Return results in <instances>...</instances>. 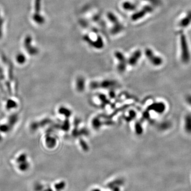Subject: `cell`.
<instances>
[{
  "label": "cell",
  "mask_w": 191,
  "mask_h": 191,
  "mask_svg": "<svg viewBox=\"0 0 191 191\" xmlns=\"http://www.w3.org/2000/svg\"><path fill=\"white\" fill-rule=\"evenodd\" d=\"M76 88L78 91H82L85 88V80L82 77H79L76 80Z\"/></svg>",
  "instance_id": "9a60e30c"
},
{
  "label": "cell",
  "mask_w": 191,
  "mask_h": 191,
  "mask_svg": "<svg viewBox=\"0 0 191 191\" xmlns=\"http://www.w3.org/2000/svg\"><path fill=\"white\" fill-rule=\"evenodd\" d=\"M184 129L186 133L191 134V114H188L185 117Z\"/></svg>",
  "instance_id": "30bf717a"
},
{
  "label": "cell",
  "mask_w": 191,
  "mask_h": 191,
  "mask_svg": "<svg viewBox=\"0 0 191 191\" xmlns=\"http://www.w3.org/2000/svg\"><path fill=\"white\" fill-rule=\"evenodd\" d=\"M16 61L19 64H23L26 61V57L22 54H18L16 56Z\"/></svg>",
  "instance_id": "2e32d148"
},
{
  "label": "cell",
  "mask_w": 191,
  "mask_h": 191,
  "mask_svg": "<svg viewBox=\"0 0 191 191\" xmlns=\"http://www.w3.org/2000/svg\"><path fill=\"white\" fill-rule=\"evenodd\" d=\"M186 102L189 105L191 106V96H188L186 97Z\"/></svg>",
  "instance_id": "44dd1931"
},
{
  "label": "cell",
  "mask_w": 191,
  "mask_h": 191,
  "mask_svg": "<svg viewBox=\"0 0 191 191\" xmlns=\"http://www.w3.org/2000/svg\"><path fill=\"white\" fill-rule=\"evenodd\" d=\"M30 45H31V38L30 37H27L26 39H25V46H26V49L28 51V52L30 54H36L38 52L37 49H35V47H31Z\"/></svg>",
  "instance_id": "8fae6325"
},
{
  "label": "cell",
  "mask_w": 191,
  "mask_h": 191,
  "mask_svg": "<svg viewBox=\"0 0 191 191\" xmlns=\"http://www.w3.org/2000/svg\"><path fill=\"white\" fill-rule=\"evenodd\" d=\"M141 55H142V52L140 50L135 51L129 58L128 61H127L129 64L131 66L135 65L139 61L140 58L141 57Z\"/></svg>",
  "instance_id": "8992f818"
},
{
  "label": "cell",
  "mask_w": 191,
  "mask_h": 191,
  "mask_svg": "<svg viewBox=\"0 0 191 191\" xmlns=\"http://www.w3.org/2000/svg\"><path fill=\"white\" fill-rule=\"evenodd\" d=\"M107 18L109 19V20L114 25H116V24L120 23V21H119L117 17L113 13L111 12H109L107 13Z\"/></svg>",
  "instance_id": "5bb4252c"
},
{
  "label": "cell",
  "mask_w": 191,
  "mask_h": 191,
  "mask_svg": "<svg viewBox=\"0 0 191 191\" xmlns=\"http://www.w3.org/2000/svg\"><path fill=\"white\" fill-rule=\"evenodd\" d=\"M3 23V20L1 18V14H0V38L2 36V25Z\"/></svg>",
  "instance_id": "ffe728a7"
},
{
  "label": "cell",
  "mask_w": 191,
  "mask_h": 191,
  "mask_svg": "<svg viewBox=\"0 0 191 191\" xmlns=\"http://www.w3.org/2000/svg\"><path fill=\"white\" fill-rule=\"evenodd\" d=\"M60 112H61V113H62L63 114H64L65 115H67L68 117L70 116V114H71V112H70V111H69V110H68L67 109L63 108L60 110Z\"/></svg>",
  "instance_id": "ac0fdd59"
},
{
  "label": "cell",
  "mask_w": 191,
  "mask_h": 191,
  "mask_svg": "<svg viewBox=\"0 0 191 191\" xmlns=\"http://www.w3.org/2000/svg\"><path fill=\"white\" fill-rule=\"evenodd\" d=\"M149 110H153L158 113H163L165 110L166 106L163 103H155L149 106Z\"/></svg>",
  "instance_id": "52a82bcc"
},
{
  "label": "cell",
  "mask_w": 191,
  "mask_h": 191,
  "mask_svg": "<svg viewBox=\"0 0 191 191\" xmlns=\"http://www.w3.org/2000/svg\"><path fill=\"white\" fill-rule=\"evenodd\" d=\"M114 56L117 59L119 63L117 66V69L120 72H123L126 68L127 60L124 55L120 52L116 51L114 53Z\"/></svg>",
  "instance_id": "5b68a950"
},
{
  "label": "cell",
  "mask_w": 191,
  "mask_h": 191,
  "mask_svg": "<svg viewBox=\"0 0 191 191\" xmlns=\"http://www.w3.org/2000/svg\"><path fill=\"white\" fill-rule=\"evenodd\" d=\"M171 124L169 122H164L161 125V129L163 130H167L170 127Z\"/></svg>",
  "instance_id": "d6986e66"
},
{
  "label": "cell",
  "mask_w": 191,
  "mask_h": 191,
  "mask_svg": "<svg viewBox=\"0 0 191 191\" xmlns=\"http://www.w3.org/2000/svg\"><path fill=\"white\" fill-rule=\"evenodd\" d=\"M144 1L149 2L154 6H160L163 3L162 0H144Z\"/></svg>",
  "instance_id": "e0dca14e"
},
{
  "label": "cell",
  "mask_w": 191,
  "mask_h": 191,
  "mask_svg": "<svg viewBox=\"0 0 191 191\" xmlns=\"http://www.w3.org/2000/svg\"><path fill=\"white\" fill-rule=\"evenodd\" d=\"M181 60L184 63H187L190 61V56L187 40L184 34H182L181 36Z\"/></svg>",
  "instance_id": "6da1fadb"
},
{
  "label": "cell",
  "mask_w": 191,
  "mask_h": 191,
  "mask_svg": "<svg viewBox=\"0 0 191 191\" xmlns=\"http://www.w3.org/2000/svg\"><path fill=\"white\" fill-rule=\"evenodd\" d=\"M191 23V11L188 12L185 18L182 19L179 23V26L181 27L185 28L187 27Z\"/></svg>",
  "instance_id": "9c48e42d"
},
{
  "label": "cell",
  "mask_w": 191,
  "mask_h": 191,
  "mask_svg": "<svg viewBox=\"0 0 191 191\" xmlns=\"http://www.w3.org/2000/svg\"><path fill=\"white\" fill-rule=\"evenodd\" d=\"M123 8L127 11H134L136 9V4L130 2H125L122 4Z\"/></svg>",
  "instance_id": "4fadbf2b"
},
{
  "label": "cell",
  "mask_w": 191,
  "mask_h": 191,
  "mask_svg": "<svg viewBox=\"0 0 191 191\" xmlns=\"http://www.w3.org/2000/svg\"><path fill=\"white\" fill-rule=\"evenodd\" d=\"M145 54L152 65L158 67L161 65L163 64V59L160 57L156 56L151 49H146L145 50Z\"/></svg>",
  "instance_id": "7a4b0ae2"
},
{
  "label": "cell",
  "mask_w": 191,
  "mask_h": 191,
  "mask_svg": "<svg viewBox=\"0 0 191 191\" xmlns=\"http://www.w3.org/2000/svg\"><path fill=\"white\" fill-rule=\"evenodd\" d=\"M114 84V82L110 80H106L100 82H93L91 84V86L93 88H108Z\"/></svg>",
  "instance_id": "ba28073f"
},
{
  "label": "cell",
  "mask_w": 191,
  "mask_h": 191,
  "mask_svg": "<svg viewBox=\"0 0 191 191\" xmlns=\"http://www.w3.org/2000/svg\"><path fill=\"white\" fill-rule=\"evenodd\" d=\"M83 40L88 43L90 46H92L96 49H101L104 45L103 40L100 36L97 37L96 40L93 41L88 35H86L83 36Z\"/></svg>",
  "instance_id": "3957f363"
},
{
  "label": "cell",
  "mask_w": 191,
  "mask_h": 191,
  "mask_svg": "<svg viewBox=\"0 0 191 191\" xmlns=\"http://www.w3.org/2000/svg\"><path fill=\"white\" fill-rule=\"evenodd\" d=\"M124 28L123 25L120 22L117 24L114 25L113 27L111 29L110 33L112 35H117L122 31L124 30Z\"/></svg>",
  "instance_id": "7c38bea8"
},
{
  "label": "cell",
  "mask_w": 191,
  "mask_h": 191,
  "mask_svg": "<svg viewBox=\"0 0 191 191\" xmlns=\"http://www.w3.org/2000/svg\"><path fill=\"white\" fill-rule=\"evenodd\" d=\"M153 11V8L150 5H146L143 7L142 10L134 13L131 17L133 21H137L142 19L147 13L152 12Z\"/></svg>",
  "instance_id": "277c9868"
}]
</instances>
